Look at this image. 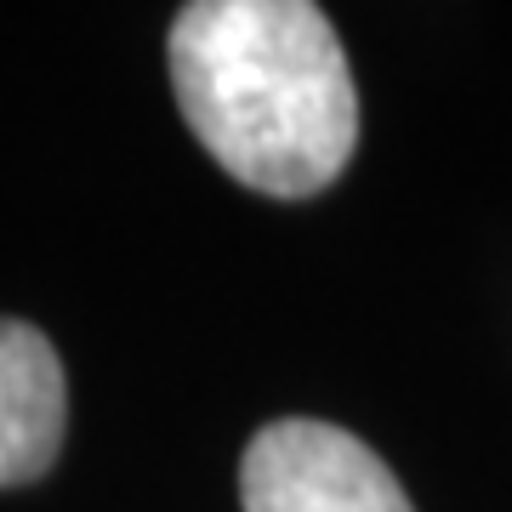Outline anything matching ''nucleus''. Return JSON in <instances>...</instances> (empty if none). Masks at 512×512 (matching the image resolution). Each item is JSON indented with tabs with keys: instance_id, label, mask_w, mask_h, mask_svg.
<instances>
[{
	"instance_id": "obj_2",
	"label": "nucleus",
	"mask_w": 512,
	"mask_h": 512,
	"mask_svg": "<svg viewBox=\"0 0 512 512\" xmlns=\"http://www.w3.org/2000/svg\"><path fill=\"white\" fill-rule=\"evenodd\" d=\"M245 512H416L387 461L330 421H274L239 461Z\"/></svg>"
},
{
	"instance_id": "obj_3",
	"label": "nucleus",
	"mask_w": 512,
	"mask_h": 512,
	"mask_svg": "<svg viewBox=\"0 0 512 512\" xmlns=\"http://www.w3.org/2000/svg\"><path fill=\"white\" fill-rule=\"evenodd\" d=\"M69 421L57 348L23 319H0V484H29L57 461Z\"/></svg>"
},
{
	"instance_id": "obj_1",
	"label": "nucleus",
	"mask_w": 512,
	"mask_h": 512,
	"mask_svg": "<svg viewBox=\"0 0 512 512\" xmlns=\"http://www.w3.org/2000/svg\"><path fill=\"white\" fill-rule=\"evenodd\" d=\"M171 92L205 154L256 194L308 200L359 143V92L308 0H194L171 23Z\"/></svg>"
}]
</instances>
